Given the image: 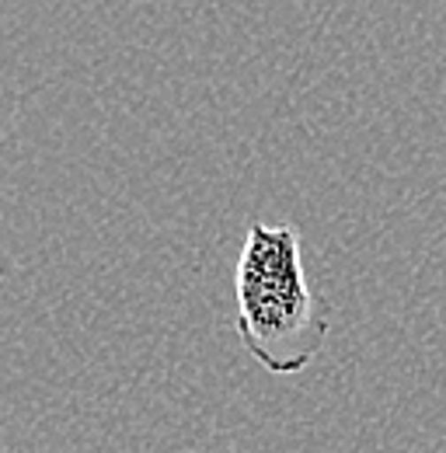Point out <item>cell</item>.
I'll return each instance as SVG.
<instances>
[{"label":"cell","instance_id":"6da1fadb","mask_svg":"<svg viewBox=\"0 0 446 453\" xmlns=\"http://www.w3.org/2000/svg\"><path fill=\"white\" fill-rule=\"evenodd\" d=\"M237 339L269 373H300L328 339V307L311 289L300 234L289 224L248 226L237 269Z\"/></svg>","mask_w":446,"mask_h":453}]
</instances>
